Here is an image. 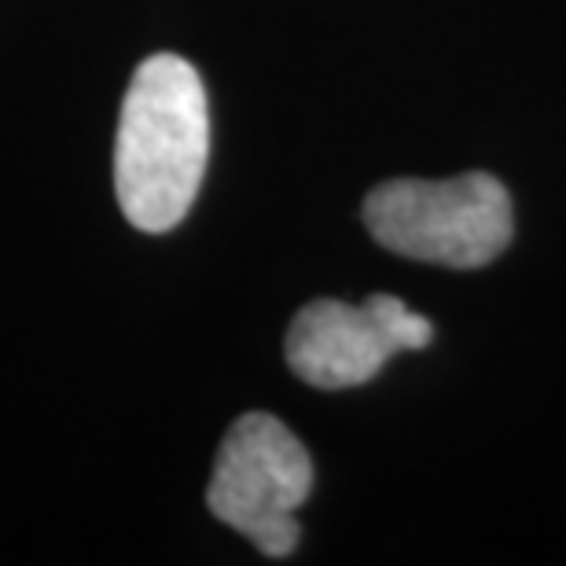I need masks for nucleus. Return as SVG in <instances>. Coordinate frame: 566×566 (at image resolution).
Returning <instances> with one entry per match:
<instances>
[{
  "instance_id": "7ed1b4c3",
  "label": "nucleus",
  "mask_w": 566,
  "mask_h": 566,
  "mask_svg": "<svg viewBox=\"0 0 566 566\" xmlns=\"http://www.w3.org/2000/svg\"><path fill=\"white\" fill-rule=\"evenodd\" d=\"M313 490V460L298 438L269 412L240 416L221 441L207 485L210 512L240 530L269 559L298 548V507Z\"/></svg>"
},
{
  "instance_id": "20e7f679",
  "label": "nucleus",
  "mask_w": 566,
  "mask_h": 566,
  "mask_svg": "<svg viewBox=\"0 0 566 566\" xmlns=\"http://www.w3.org/2000/svg\"><path fill=\"white\" fill-rule=\"evenodd\" d=\"M430 335L427 316L394 294H371L360 305L321 298L291 321L287 365L316 390H349L376 379L394 354L423 349Z\"/></svg>"
},
{
  "instance_id": "f03ea898",
  "label": "nucleus",
  "mask_w": 566,
  "mask_h": 566,
  "mask_svg": "<svg viewBox=\"0 0 566 566\" xmlns=\"http://www.w3.org/2000/svg\"><path fill=\"white\" fill-rule=\"evenodd\" d=\"M371 240L390 254L446 269H482L512 243V196L490 174L387 180L365 199Z\"/></svg>"
},
{
  "instance_id": "f257e3e1",
  "label": "nucleus",
  "mask_w": 566,
  "mask_h": 566,
  "mask_svg": "<svg viewBox=\"0 0 566 566\" xmlns=\"http://www.w3.org/2000/svg\"><path fill=\"white\" fill-rule=\"evenodd\" d=\"M210 158V104L199 71L174 52L144 60L126 88L115 140V196L140 232L188 218Z\"/></svg>"
}]
</instances>
